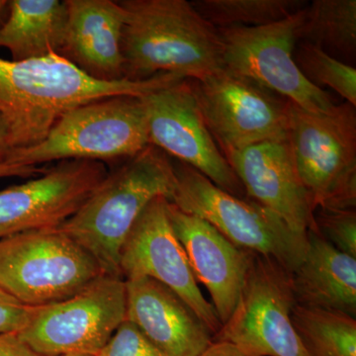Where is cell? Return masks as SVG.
I'll use <instances>...</instances> for the list:
<instances>
[{"label": "cell", "instance_id": "cell-25", "mask_svg": "<svg viewBox=\"0 0 356 356\" xmlns=\"http://www.w3.org/2000/svg\"><path fill=\"white\" fill-rule=\"evenodd\" d=\"M314 220L327 242L356 259V209H318Z\"/></svg>", "mask_w": 356, "mask_h": 356}, {"label": "cell", "instance_id": "cell-10", "mask_svg": "<svg viewBox=\"0 0 356 356\" xmlns=\"http://www.w3.org/2000/svg\"><path fill=\"white\" fill-rule=\"evenodd\" d=\"M291 273L271 257L252 252L235 310L213 341L250 356H309L291 322Z\"/></svg>", "mask_w": 356, "mask_h": 356}, {"label": "cell", "instance_id": "cell-22", "mask_svg": "<svg viewBox=\"0 0 356 356\" xmlns=\"http://www.w3.org/2000/svg\"><path fill=\"white\" fill-rule=\"evenodd\" d=\"M291 322L309 356H356L355 317L295 304Z\"/></svg>", "mask_w": 356, "mask_h": 356}, {"label": "cell", "instance_id": "cell-15", "mask_svg": "<svg viewBox=\"0 0 356 356\" xmlns=\"http://www.w3.org/2000/svg\"><path fill=\"white\" fill-rule=\"evenodd\" d=\"M247 198L306 235L316 228L314 212L287 139L266 140L225 154Z\"/></svg>", "mask_w": 356, "mask_h": 356}, {"label": "cell", "instance_id": "cell-18", "mask_svg": "<svg viewBox=\"0 0 356 356\" xmlns=\"http://www.w3.org/2000/svg\"><path fill=\"white\" fill-rule=\"evenodd\" d=\"M67 23L58 55L95 81H124L122 36L126 11L120 1L65 0Z\"/></svg>", "mask_w": 356, "mask_h": 356}, {"label": "cell", "instance_id": "cell-9", "mask_svg": "<svg viewBox=\"0 0 356 356\" xmlns=\"http://www.w3.org/2000/svg\"><path fill=\"white\" fill-rule=\"evenodd\" d=\"M125 320V280L102 274L70 298L35 307L18 336L40 356L98 353Z\"/></svg>", "mask_w": 356, "mask_h": 356}, {"label": "cell", "instance_id": "cell-31", "mask_svg": "<svg viewBox=\"0 0 356 356\" xmlns=\"http://www.w3.org/2000/svg\"><path fill=\"white\" fill-rule=\"evenodd\" d=\"M14 147L6 121L0 116V163H8Z\"/></svg>", "mask_w": 356, "mask_h": 356}, {"label": "cell", "instance_id": "cell-7", "mask_svg": "<svg viewBox=\"0 0 356 356\" xmlns=\"http://www.w3.org/2000/svg\"><path fill=\"white\" fill-rule=\"evenodd\" d=\"M102 274L95 259L58 228L0 238V287L24 305L70 298Z\"/></svg>", "mask_w": 356, "mask_h": 356}, {"label": "cell", "instance_id": "cell-16", "mask_svg": "<svg viewBox=\"0 0 356 356\" xmlns=\"http://www.w3.org/2000/svg\"><path fill=\"white\" fill-rule=\"evenodd\" d=\"M168 213L194 277L209 292L218 318L225 324L240 298L252 252L236 247L209 222L170 201Z\"/></svg>", "mask_w": 356, "mask_h": 356}, {"label": "cell", "instance_id": "cell-26", "mask_svg": "<svg viewBox=\"0 0 356 356\" xmlns=\"http://www.w3.org/2000/svg\"><path fill=\"white\" fill-rule=\"evenodd\" d=\"M99 356H165L129 321L116 330Z\"/></svg>", "mask_w": 356, "mask_h": 356}, {"label": "cell", "instance_id": "cell-27", "mask_svg": "<svg viewBox=\"0 0 356 356\" xmlns=\"http://www.w3.org/2000/svg\"><path fill=\"white\" fill-rule=\"evenodd\" d=\"M34 308L21 303L0 287V334H19L29 323Z\"/></svg>", "mask_w": 356, "mask_h": 356}, {"label": "cell", "instance_id": "cell-21", "mask_svg": "<svg viewBox=\"0 0 356 356\" xmlns=\"http://www.w3.org/2000/svg\"><path fill=\"white\" fill-rule=\"evenodd\" d=\"M299 42L313 44L332 57L355 58V0H314L304 10Z\"/></svg>", "mask_w": 356, "mask_h": 356}, {"label": "cell", "instance_id": "cell-3", "mask_svg": "<svg viewBox=\"0 0 356 356\" xmlns=\"http://www.w3.org/2000/svg\"><path fill=\"white\" fill-rule=\"evenodd\" d=\"M175 185L170 156L149 145L108 172L58 229L84 248L103 273L122 277L120 252L134 225L154 198L163 196L170 201Z\"/></svg>", "mask_w": 356, "mask_h": 356}, {"label": "cell", "instance_id": "cell-8", "mask_svg": "<svg viewBox=\"0 0 356 356\" xmlns=\"http://www.w3.org/2000/svg\"><path fill=\"white\" fill-rule=\"evenodd\" d=\"M304 10L259 27L218 29L225 67L306 111L329 113L337 106L332 96L310 83L295 62Z\"/></svg>", "mask_w": 356, "mask_h": 356}, {"label": "cell", "instance_id": "cell-30", "mask_svg": "<svg viewBox=\"0 0 356 356\" xmlns=\"http://www.w3.org/2000/svg\"><path fill=\"white\" fill-rule=\"evenodd\" d=\"M200 356H250L234 344L227 341H213Z\"/></svg>", "mask_w": 356, "mask_h": 356}, {"label": "cell", "instance_id": "cell-4", "mask_svg": "<svg viewBox=\"0 0 356 356\" xmlns=\"http://www.w3.org/2000/svg\"><path fill=\"white\" fill-rule=\"evenodd\" d=\"M149 146L140 97L116 95L65 112L41 143L13 149L8 163L36 165L67 159H128Z\"/></svg>", "mask_w": 356, "mask_h": 356}, {"label": "cell", "instance_id": "cell-23", "mask_svg": "<svg viewBox=\"0 0 356 356\" xmlns=\"http://www.w3.org/2000/svg\"><path fill=\"white\" fill-rule=\"evenodd\" d=\"M191 3L217 29L271 24L308 6L303 0H196Z\"/></svg>", "mask_w": 356, "mask_h": 356}, {"label": "cell", "instance_id": "cell-24", "mask_svg": "<svg viewBox=\"0 0 356 356\" xmlns=\"http://www.w3.org/2000/svg\"><path fill=\"white\" fill-rule=\"evenodd\" d=\"M295 62L310 83L323 89L327 86L356 107V70L332 57L313 44L299 42Z\"/></svg>", "mask_w": 356, "mask_h": 356}, {"label": "cell", "instance_id": "cell-14", "mask_svg": "<svg viewBox=\"0 0 356 356\" xmlns=\"http://www.w3.org/2000/svg\"><path fill=\"white\" fill-rule=\"evenodd\" d=\"M108 175L102 161L67 159L22 184L0 191V238L56 229L74 216Z\"/></svg>", "mask_w": 356, "mask_h": 356}, {"label": "cell", "instance_id": "cell-33", "mask_svg": "<svg viewBox=\"0 0 356 356\" xmlns=\"http://www.w3.org/2000/svg\"><path fill=\"white\" fill-rule=\"evenodd\" d=\"M60 356H99L98 353H72V355H65Z\"/></svg>", "mask_w": 356, "mask_h": 356}, {"label": "cell", "instance_id": "cell-2", "mask_svg": "<svg viewBox=\"0 0 356 356\" xmlns=\"http://www.w3.org/2000/svg\"><path fill=\"white\" fill-rule=\"evenodd\" d=\"M124 77L172 74L200 81L225 69L217 28L187 0H122Z\"/></svg>", "mask_w": 356, "mask_h": 356}, {"label": "cell", "instance_id": "cell-6", "mask_svg": "<svg viewBox=\"0 0 356 356\" xmlns=\"http://www.w3.org/2000/svg\"><path fill=\"white\" fill-rule=\"evenodd\" d=\"M173 163L177 185L170 202L212 225L236 247L271 257L293 273L305 259L308 241L270 210L232 195L185 163Z\"/></svg>", "mask_w": 356, "mask_h": 356}, {"label": "cell", "instance_id": "cell-20", "mask_svg": "<svg viewBox=\"0 0 356 356\" xmlns=\"http://www.w3.org/2000/svg\"><path fill=\"white\" fill-rule=\"evenodd\" d=\"M67 23L65 0H10L8 18L0 27V47L15 62L60 54Z\"/></svg>", "mask_w": 356, "mask_h": 356}, {"label": "cell", "instance_id": "cell-13", "mask_svg": "<svg viewBox=\"0 0 356 356\" xmlns=\"http://www.w3.org/2000/svg\"><path fill=\"white\" fill-rule=\"evenodd\" d=\"M168 199L159 196L145 208L126 238L119 269L124 280L149 277L177 293L209 327L221 330L216 311L205 299L168 218ZM214 339V337H213Z\"/></svg>", "mask_w": 356, "mask_h": 356}, {"label": "cell", "instance_id": "cell-29", "mask_svg": "<svg viewBox=\"0 0 356 356\" xmlns=\"http://www.w3.org/2000/svg\"><path fill=\"white\" fill-rule=\"evenodd\" d=\"M46 170L36 165H22L17 163H0V178L2 177H36Z\"/></svg>", "mask_w": 356, "mask_h": 356}, {"label": "cell", "instance_id": "cell-11", "mask_svg": "<svg viewBox=\"0 0 356 356\" xmlns=\"http://www.w3.org/2000/svg\"><path fill=\"white\" fill-rule=\"evenodd\" d=\"M199 109L222 154L288 137V102L247 77L220 70L191 81Z\"/></svg>", "mask_w": 356, "mask_h": 356}, {"label": "cell", "instance_id": "cell-32", "mask_svg": "<svg viewBox=\"0 0 356 356\" xmlns=\"http://www.w3.org/2000/svg\"><path fill=\"white\" fill-rule=\"evenodd\" d=\"M9 15V0H0V27L4 24Z\"/></svg>", "mask_w": 356, "mask_h": 356}, {"label": "cell", "instance_id": "cell-1", "mask_svg": "<svg viewBox=\"0 0 356 356\" xmlns=\"http://www.w3.org/2000/svg\"><path fill=\"white\" fill-rule=\"evenodd\" d=\"M182 79L159 74L146 81L105 83L58 54L22 62L0 58V116L8 125L14 149H25L41 143L74 107L110 96L142 97Z\"/></svg>", "mask_w": 356, "mask_h": 356}, {"label": "cell", "instance_id": "cell-19", "mask_svg": "<svg viewBox=\"0 0 356 356\" xmlns=\"http://www.w3.org/2000/svg\"><path fill=\"white\" fill-rule=\"evenodd\" d=\"M305 259L291 273L297 305L356 316V259L343 254L318 233L307 231Z\"/></svg>", "mask_w": 356, "mask_h": 356}, {"label": "cell", "instance_id": "cell-17", "mask_svg": "<svg viewBox=\"0 0 356 356\" xmlns=\"http://www.w3.org/2000/svg\"><path fill=\"white\" fill-rule=\"evenodd\" d=\"M126 283V320L165 356H200L212 343L209 327L177 293L149 277Z\"/></svg>", "mask_w": 356, "mask_h": 356}, {"label": "cell", "instance_id": "cell-12", "mask_svg": "<svg viewBox=\"0 0 356 356\" xmlns=\"http://www.w3.org/2000/svg\"><path fill=\"white\" fill-rule=\"evenodd\" d=\"M149 145L191 166L232 195L247 198L242 184L213 139L189 79L140 97Z\"/></svg>", "mask_w": 356, "mask_h": 356}, {"label": "cell", "instance_id": "cell-28", "mask_svg": "<svg viewBox=\"0 0 356 356\" xmlns=\"http://www.w3.org/2000/svg\"><path fill=\"white\" fill-rule=\"evenodd\" d=\"M0 356H40L20 339L18 334H0Z\"/></svg>", "mask_w": 356, "mask_h": 356}, {"label": "cell", "instance_id": "cell-5", "mask_svg": "<svg viewBox=\"0 0 356 356\" xmlns=\"http://www.w3.org/2000/svg\"><path fill=\"white\" fill-rule=\"evenodd\" d=\"M287 138L313 212L356 209V107L311 113L288 102Z\"/></svg>", "mask_w": 356, "mask_h": 356}]
</instances>
